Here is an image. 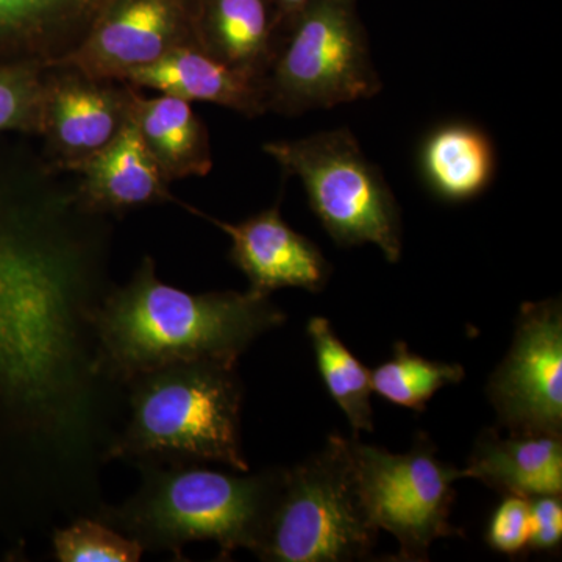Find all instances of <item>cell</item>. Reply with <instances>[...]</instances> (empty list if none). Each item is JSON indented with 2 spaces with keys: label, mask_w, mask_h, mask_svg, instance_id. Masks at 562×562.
<instances>
[{
  "label": "cell",
  "mask_w": 562,
  "mask_h": 562,
  "mask_svg": "<svg viewBox=\"0 0 562 562\" xmlns=\"http://www.w3.org/2000/svg\"><path fill=\"white\" fill-rule=\"evenodd\" d=\"M461 475L503 495H561L562 436L509 435L505 439L495 428H484Z\"/></svg>",
  "instance_id": "15"
},
{
  "label": "cell",
  "mask_w": 562,
  "mask_h": 562,
  "mask_svg": "<svg viewBox=\"0 0 562 562\" xmlns=\"http://www.w3.org/2000/svg\"><path fill=\"white\" fill-rule=\"evenodd\" d=\"M372 390L402 408L424 412L441 387L458 384L465 372L461 364L427 360L413 353L408 344L395 342L391 360L373 369Z\"/></svg>",
  "instance_id": "20"
},
{
  "label": "cell",
  "mask_w": 562,
  "mask_h": 562,
  "mask_svg": "<svg viewBox=\"0 0 562 562\" xmlns=\"http://www.w3.org/2000/svg\"><path fill=\"white\" fill-rule=\"evenodd\" d=\"M530 501L531 531L528 550L553 552L562 541L561 495H538Z\"/></svg>",
  "instance_id": "24"
},
{
  "label": "cell",
  "mask_w": 562,
  "mask_h": 562,
  "mask_svg": "<svg viewBox=\"0 0 562 562\" xmlns=\"http://www.w3.org/2000/svg\"><path fill=\"white\" fill-rule=\"evenodd\" d=\"M195 216L216 225L232 239L231 260L249 280V291L271 295L281 288L321 292L330 279L331 266L319 247L291 228L280 213V203L231 224L190 205Z\"/></svg>",
  "instance_id": "11"
},
{
  "label": "cell",
  "mask_w": 562,
  "mask_h": 562,
  "mask_svg": "<svg viewBox=\"0 0 562 562\" xmlns=\"http://www.w3.org/2000/svg\"><path fill=\"white\" fill-rule=\"evenodd\" d=\"M530 501L508 494L492 513L487 524L486 541L495 552L519 557L530 543Z\"/></svg>",
  "instance_id": "23"
},
{
  "label": "cell",
  "mask_w": 562,
  "mask_h": 562,
  "mask_svg": "<svg viewBox=\"0 0 562 562\" xmlns=\"http://www.w3.org/2000/svg\"><path fill=\"white\" fill-rule=\"evenodd\" d=\"M509 435L562 436V303L560 297L520 308L508 353L486 386Z\"/></svg>",
  "instance_id": "8"
},
{
  "label": "cell",
  "mask_w": 562,
  "mask_h": 562,
  "mask_svg": "<svg viewBox=\"0 0 562 562\" xmlns=\"http://www.w3.org/2000/svg\"><path fill=\"white\" fill-rule=\"evenodd\" d=\"M111 0H0V63L52 66L87 38Z\"/></svg>",
  "instance_id": "13"
},
{
  "label": "cell",
  "mask_w": 562,
  "mask_h": 562,
  "mask_svg": "<svg viewBox=\"0 0 562 562\" xmlns=\"http://www.w3.org/2000/svg\"><path fill=\"white\" fill-rule=\"evenodd\" d=\"M132 120L169 183L209 176L213 169L209 128L191 102L166 94L147 98L139 90Z\"/></svg>",
  "instance_id": "17"
},
{
  "label": "cell",
  "mask_w": 562,
  "mask_h": 562,
  "mask_svg": "<svg viewBox=\"0 0 562 562\" xmlns=\"http://www.w3.org/2000/svg\"><path fill=\"white\" fill-rule=\"evenodd\" d=\"M183 46H199L192 0H111L87 38L55 66L122 80Z\"/></svg>",
  "instance_id": "9"
},
{
  "label": "cell",
  "mask_w": 562,
  "mask_h": 562,
  "mask_svg": "<svg viewBox=\"0 0 562 562\" xmlns=\"http://www.w3.org/2000/svg\"><path fill=\"white\" fill-rule=\"evenodd\" d=\"M357 0H310L281 27L265 77L266 110L333 109L382 91Z\"/></svg>",
  "instance_id": "5"
},
{
  "label": "cell",
  "mask_w": 562,
  "mask_h": 562,
  "mask_svg": "<svg viewBox=\"0 0 562 562\" xmlns=\"http://www.w3.org/2000/svg\"><path fill=\"white\" fill-rule=\"evenodd\" d=\"M99 368L133 382L181 362L235 368L255 339L280 327L286 314L257 292H191L162 283L144 258L133 279L94 314Z\"/></svg>",
  "instance_id": "1"
},
{
  "label": "cell",
  "mask_w": 562,
  "mask_h": 562,
  "mask_svg": "<svg viewBox=\"0 0 562 562\" xmlns=\"http://www.w3.org/2000/svg\"><path fill=\"white\" fill-rule=\"evenodd\" d=\"M54 549L61 562H136L144 546L94 520H77L72 527L55 532Z\"/></svg>",
  "instance_id": "22"
},
{
  "label": "cell",
  "mask_w": 562,
  "mask_h": 562,
  "mask_svg": "<svg viewBox=\"0 0 562 562\" xmlns=\"http://www.w3.org/2000/svg\"><path fill=\"white\" fill-rule=\"evenodd\" d=\"M70 172L81 176L79 202L92 213H122L173 201L169 181L144 146L133 120L105 149Z\"/></svg>",
  "instance_id": "14"
},
{
  "label": "cell",
  "mask_w": 562,
  "mask_h": 562,
  "mask_svg": "<svg viewBox=\"0 0 562 562\" xmlns=\"http://www.w3.org/2000/svg\"><path fill=\"white\" fill-rule=\"evenodd\" d=\"M306 330L312 339L317 369L325 387L346 414L353 438L360 431H372L371 371L347 349L325 317H312Z\"/></svg>",
  "instance_id": "19"
},
{
  "label": "cell",
  "mask_w": 562,
  "mask_h": 562,
  "mask_svg": "<svg viewBox=\"0 0 562 562\" xmlns=\"http://www.w3.org/2000/svg\"><path fill=\"white\" fill-rule=\"evenodd\" d=\"M281 469L257 475H232L187 465L155 471L121 512L117 522L144 547L181 554L187 543L216 542L221 557L254 552L260 542Z\"/></svg>",
  "instance_id": "3"
},
{
  "label": "cell",
  "mask_w": 562,
  "mask_h": 562,
  "mask_svg": "<svg viewBox=\"0 0 562 562\" xmlns=\"http://www.w3.org/2000/svg\"><path fill=\"white\" fill-rule=\"evenodd\" d=\"M235 368L181 362L133 380L132 420L113 457L169 454L249 472Z\"/></svg>",
  "instance_id": "2"
},
{
  "label": "cell",
  "mask_w": 562,
  "mask_h": 562,
  "mask_svg": "<svg viewBox=\"0 0 562 562\" xmlns=\"http://www.w3.org/2000/svg\"><path fill=\"white\" fill-rule=\"evenodd\" d=\"M420 171L428 188L447 202L475 199L495 173V149L490 136L464 122L439 125L420 147Z\"/></svg>",
  "instance_id": "18"
},
{
  "label": "cell",
  "mask_w": 562,
  "mask_h": 562,
  "mask_svg": "<svg viewBox=\"0 0 562 562\" xmlns=\"http://www.w3.org/2000/svg\"><path fill=\"white\" fill-rule=\"evenodd\" d=\"M46 66L0 63V132L40 133Z\"/></svg>",
  "instance_id": "21"
},
{
  "label": "cell",
  "mask_w": 562,
  "mask_h": 562,
  "mask_svg": "<svg viewBox=\"0 0 562 562\" xmlns=\"http://www.w3.org/2000/svg\"><path fill=\"white\" fill-rule=\"evenodd\" d=\"M288 176L297 177L310 206L341 247L373 244L390 262L402 257V213L383 172L347 128L265 144Z\"/></svg>",
  "instance_id": "6"
},
{
  "label": "cell",
  "mask_w": 562,
  "mask_h": 562,
  "mask_svg": "<svg viewBox=\"0 0 562 562\" xmlns=\"http://www.w3.org/2000/svg\"><path fill=\"white\" fill-rule=\"evenodd\" d=\"M376 535L362 503L350 439L331 435L319 452L281 469L279 491L254 553L271 562L366 560Z\"/></svg>",
  "instance_id": "4"
},
{
  "label": "cell",
  "mask_w": 562,
  "mask_h": 562,
  "mask_svg": "<svg viewBox=\"0 0 562 562\" xmlns=\"http://www.w3.org/2000/svg\"><path fill=\"white\" fill-rule=\"evenodd\" d=\"M199 46L217 60L265 77L280 24L271 0H192Z\"/></svg>",
  "instance_id": "16"
},
{
  "label": "cell",
  "mask_w": 562,
  "mask_h": 562,
  "mask_svg": "<svg viewBox=\"0 0 562 562\" xmlns=\"http://www.w3.org/2000/svg\"><path fill=\"white\" fill-rule=\"evenodd\" d=\"M138 92L127 81L68 66L47 69L38 135L46 138L54 169L70 172L116 139L132 120Z\"/></svg>",
  "instance_id": "10"
},
{
  "label": "cell",
  "mask_w": 562,
  "mask_h": 562,
  "mask_svg": "<svg viewBox=\"0 0 562 562\" xmlns=\"http://www.w3.org/2000/svg\"><path fill=\"white\" fill-rule=\"evenodd\" d=\"M308 2L310 0H271L273 10H276L277 20H279L280 31L295 13L301 11Z\"/></svg>",
  "instance_id": "25"
},
{
  "label": "cell",
  "mask_w": 562,
  "mask_h": 562,
  "mask_svg": "<svg viewBox=\"0 0 562 562\" xmlns=\"http://www.w3.org/2000/svg\"><path fill=\"white\" fill-rule=\"evenodd\" d=\"M187 102H209L247 117L268 113L262 77L217 60L199 46H183L122 79Z\"/></svg>",
  "instance_id": "12"
},
{
  "label": "cell",
  "mask_w": 562,
  "mask_h": 562,
  "mask_svg": "<svg viewBox=\"0 0 562 562\" xmlns=\"http://www.w3.org/2000/svg\"><path fill=\"white\" fill-rule=\"evenodd\" d=\"M362 503L376 530L398 542V561H428L436 539L461 535L449 522L461 469L447 464L425 432L406 453L350 439Z\"/></svg>",
  "instance_id": "7"
}]
</instances>
